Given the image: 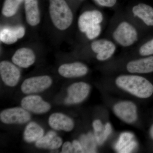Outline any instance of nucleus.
I'll use <instances>...</instances> for the list:
<instances>
[{
  "label": "nucleus",
  "instance_id": "nucleus-1",
  "mask_svg": "<svg viewBox=\"0 0 153 153\" xmlns=\"http://www.w3.org/2000/svg\"><path fill=\"white\" fill-rule=\"evenodd\" d=\"M116 83L118 87L139 98H148L153 93L152 84L143 76L121 75L116 79Z\"/></svg>",
  "mask_w": 153,
  "mask_h": 153
},
{
  "label": "nucleus",
  "instance_id": "nucleus-2",
  "mask_svg": "<svg viewBox=\"0 0 153 153\" xmlns=\"http://www.w3.org/2000/svg\"><path fill=\"white\" fill-rule=\"evenodd\" d=\"M49 14L52 23L59 30H66L72 24L73 14L65 0H50Z\"/></svg>",
  "mask_w": 153,
  "mask_h": 153
},
{
  "label": "nucleus",
  "instance_id": "nucleus-3",
  "mask_svg": "<svg viewBox=\"0 0 153 153\" xmlns=\"http://www.w3.org/2000/svg\"><path fill=\"white\" fill-rule=\"evenodd\" d=\"M115 41L124 47L131 46L138 40V34L133 26L127 22H123L113 34Z\"/></svg>",
  "mask_w": 153,
  "mask_h": 153
},
{
  "label": "nucleus",
  "instance_id": "nucleus-4",
  "mask_svg": "<svg viewBox=\"0 0 153 153\" xmlns=\"http://www.w3.org/2000/svg\"><path fill=\"white\" fill-rule=\"evenodd\" d=\"M52 82V78L47 75L34 76L25 79L21 89L26 94L39 93L49 88Z\"/></svg>",
  "mask_w": 153,
  "mask_h": 153
},
{
  "label": "nucleus",
  "instance_id": "nucleus-5",
  "mask_svg": "<svg viewBox=\"0 0 153 153\" xmlns=\"http://www.w3.org/2000/svg\"><path fill=\"white\" fill-rule=\"evenodd\" d=\"M0 119L3 123L7 124H23L30 120L31 115L23 108H12L1 111Z\"/></svg>",
  "mask_w": 153,
  "mask_h": 153
},
{
  "label": "nucleus",
  "instance_id": "nucleus-6",
  "mask_svg": "<svg viewBox=\"0 0 153 153\" xmlns=\"http://www.w3.org/2000/svg\"><path fill=\"white\" fill-rule=\"evenodd\" d=\"M90 86L86 82H75L67 89L68 96L65 99L66 104H77L87 97L90 91Z\"/></svg>",
  "mask_w": 153,
  "mask_h": 153
},
{
  "label": "nucleus",
  "instance_id": "nucleus-7",
  "mask_svg": "<svg viewBox=\"0 0 153 153\" xmlns=\"http://www.w3.org/2000/svg\"><path fill=\"white\" fill-rule=\"evenodd\" d=\"M22 108L30 112L37 114L47 113L51 108L50 104L44 101L38 95H30L25 97L21 101Z\"/></svg>",
  "mask_w": 153,
  "mask_h": 153
},
{
  "label": "nucleus",
  "instance_id": "nucleus-8",
  "mask_svg": "<svg viewBox=\"0 0 153 153\" xmlns=\"http://www.w3.org/2000/svg\"><path fill=\"white\" fill-rule=\"evenodd\" d=\"M115 114L127 123H132L137 118V108L133 102L125 101L118 102L114 106Z\"/></svg>",
  "mask_w": 153,
  "mask_h": 153
},
{
  "label": "nucleus",
  "instance_id": "nucleus-9",
  "mask_svg": "<svg viewBox=\"0 0 153 153\" xmlns=\"http://www.w3.org/2000/svg\"><path fill=\"white\" fill-rule=\"evenodd\" d=\"M0 74L4 83L10 87L18 84L21 76L19 68L7 61H2L0 63Z\"/></svg>",
  "mask_w": 153,
  "mask_h": 153
},
{
  "label": "nucleus",
  "instance_id": "nucleus-10",
  "mask_svg": "<svg viewBox=\"0 0 153 153\" xmlns=\"http://www.w3.org/2000/svg\"><path fill=\"white\" fill-rule=\"evenodd\" d=\"M91 48L92 51L97 54V58L100 61L109 59L114 54L116 50L114 44L106 39L94 41L91 43Z\"/></svg>",
  "mask_w": 153,
  "mask_h": 153
},
{
  "label": "nucleus",
  "instance_id": "nucleus-11",
  "mask_svg": "<svg viewBox=\"0 0 153 153\" xmlns=\"http://www.w3.org/2000/svg\"><path fill=\"white\" fill-rule=\"evenodd\" d=\"M88 71L87 66L80 62L63 64L58 68L59 74L66 78L84 76L87 74Z\"/></svg>",
  "mask_w": 153,
  "mask_h": 153
},
{
  "label": "nucleus",
  "instance_id": "nucleus-12",
  "mask_svg": "<svg viewBox=\"0 0 153 153\" xmlns=\"http://www.w3.org/2000/svg\"><path fill=\"white\" fill-rule=\"evenodd\" d=\"M49 125L57 131L69 132L74 127V123L72 119L66 115L60 113L52 114L49 119Z\"/></svg>",
  "mask_w": 153,
  "mask_h": 153
},
{
  "label": "nucleus",
  "instance_id": "nucleus-13",
  "mask_svg": "<svg viewBox=\"0 0 153 153\" xmlns=\"http://www.w3.org/2000/svg\"><path fill=\"white\" fill-rule=\"evenodd\" d=\"M36 56L31 49L22 48L18 49L12 57V61L16 65L27 68L35 63Z\"/></svg>",
  "mask_w": 153,
  "mask_h": 153
},
{
  "label": "nucleus",
  "instance_id": "nucleus-14",
  "mask_svg": "<svg viewBox=\"0 0 153 153\" xmlns=\"http://www.w3.org/2000/svg\"><path fill=\"white\" fill-rule=\"evenodd\" d=\"M103 20V16L98 10L86 11L79 16L78 25L79 30L85 33L88 27L92 25L100 24Z\"/></svg>",
  "mask_w": 153,
  "mask_h": 153
},
{
  "label": "nucleus",
  "instance_id": "nucleus-15",
  "mask_svg": "<svg viewBox=\"0 0 153 153\" xmlns=\"http://www.w3.org/2000/svg\"><path fill=\"white\" fill-rule=\"evenodd\" d=\"M127 69L132 73L145 74L153 72V56L130 61L127 65Z\"/></svg>",
  "mask_w": 153,
  "mask_h": 153
},
{
  "label": "nucleus",
  "instance_id": "nucleus-16",
  "mask_svg": "<svg viewBox=\"0 0 153 153\" xmlns=\"http://www.w3.org/2000/svg\"><path fill=\"white\" fill-rule=\"evenodd\" d=\"M25 33V28L22 26L4 28L0 33L1 41L8 45L12 44L23 38Z\"/></svg>",
  "mask_w": 153,
  "mask_h": 153
},
{
  "label": "nucleus",
  "instance_id": "nucleus-17",
  "mask_svg": "<svg viewBox=\"0 0 153 153\" xmlns=\"http://www.w3.org/2000/svg\"><path fill=\"white\" fill-rule=\"evenodd\" d=\"M63 141L59 137H57L55 131H50L47 133L45 136H43L36 142V146L41 149L56 150L60 147Z\"/></svg>",
  "mask_w": 153,
  "mask_h": 153
},
{
  "label": "nucleus",
  "instance_id": "nucleus-18",
  "mask_svg": "<svg viewBox=\"0 0 153 153\" xmlns=\"http://www.w3.org/2000/svg\"><path fill=\"white\" fill-rule=\"evenodd\" d=\"M26 20L30 26H36L40 22L38 0H25Z\"/></svg>",
  "mask_w": 153,
  "mask_h": 153
},
{
  "label": "nucleus",
  "instance_id": "nucleus-19",
  "mask_svg": "<svg viewBox=\"0 0 153 153\" xmlns=\"http://www.w3.org/2000/svg\"><path fill=\"white\" fill-rule=\"evenodd\" d=\"M132 12L135 16L138 17L145 24L153 26V8L144 4H140L133 8Z\"/></svg>",
  "mask_w": 153,
  "mask_h": 153
},
{
  "label": "nucleus",
  "instance_id": "nucleus-20",
  "mask_svg": "<svg viewBox=\"0 0 153 153\" xmlns=\"http://www.w3.org/2000/svg\"><path fill=\"white\" fill-rule=\"evenodd\" d=\"M44 130L36 123L32 122L25 128L24 133V138L25 141L30 143L38 141L43 137Z\"/></svg>",
  "mask_w": 153,
  "mask_h": 153
},
{
  "label": "nucleus",
  "instance_id": "nucleus-21",
  "mask_svg": "<svg viewBox=\"0 0 153 153\" xmlns=\"http://www.w3.org/2000/svg\"><path fill=\"white\" fill-rule=\"evenodd\" d=\"M79 142L82 145L84 153L96 152V145L94 135L89 132L83 134L79 138Z\"/></svg>",
  "mask_w": 153,
  "mask_h": 153
},
{
  "label": "nucleus",
  "instance_id": "nucleus-22",
  "mask_svg": "<svg viewBox=\"0 0 153 153\" xmlns=\"http://www.w3.org/2000/svg\"><path fill=\"white\" fill-rule=\"evenodd\" d=\"M23 0H5L2 9L5 16H13L16 13L19 6Z\"/></svg>",
  "mask_w": 153,
  "mask_h": 153
},
{
  "label": "nucleus",
  "instance_id": "nucleus-23",
  "mask_svg": "<svg viewBox=\"0 0 153 153\" xmlns=\"http://www.w3.org/2000/svg\"><path fill=\"white\" fill-rule=\"evenodd\" d=\"M112 128L110 124L107 123L102 130L94 132V136L96 143L98 145H102L111 134Z\"/></svg>",
  "mask_w": 153,
  "mask_h": 153
},
{
  "label": "nucleus",
  "instance_id": "nucleus-24",
  "mask_svg": "<svg viewBox=\"0 0 153 153\" xmlns=\"http://www.w3.org/2000/svg\"><path fill=\"white\" fill-rule=\"evenodd\" d=\"M134 135L131 133L124 132L121 134L115 146V149L119 152L132 141Z\"/></svg>",
  "mask_w": 153,
  "mask_h": 153
},
{
  "label": "nucleus",
  "instance_id": "nucleus-25",
  "mask_svg": "<svg viewBox=\"0 0 153 153\" xmlns=\"http://www.w3.org/2000/svg\"><path fill=\"white\" fill-rule=\"evenodd\" d=\"M101 27L100 24H96L88 27L85 32L88 39L92 40L97 38L101 33Z\"/></svg>",
  "mask_w": 153,
  "mask_h": 153
},
{
  "label": "nucleus",
  "instance_id": "nucleus-26",
  "mask_svg": "<svg viewBox=\"0 0 153 153\" xmlns=\"http://www.w3.org/2000/svg\"><path fill=\"white\" fill-rule=\"evenodd\" d=\"M140 55L148 56L153 55V39L145 43L139 49Z\"/></svg>",
  "mask_w": 153,
  "mask_h": 153
},
{
  "label": "nucleus",
  "instance_id": "nucleus-27",
  "mask_svg": "<svg viewBox=\"0 0 153 153\" xmlns=\"http://www.w3.org/2000/svg\"><path fill=\"white\" fill-rule=\"evenodd\" d=\"M137 146L135 141L132 140L128 145H127L123 149L120 151L119 153H128L131 152Z\"/></svg>",
  "mask_w": 153,
  "mask_h": 153
},
{
  "label": "nucleus",
  "instance_id": "nucleus-28",
  "mask_svg": "<svg viewBox=\"0 0 153 153\" xmlns=\"http://www.w3.org/2000/svg\"><path fill=\"white\" fill-rule=\"evenodd\" d=\"M98 4L103 7H112L115 4L117 0H94Z\"/></svg>",
  "mask_w": 153,
  "mask_h": 153
},
{
  "label": "nucleus",
  "instance_id": "nucleus-29",
  "mask_svg": "<svg viewBox=\"0 0 153 153\" xmlns=\"http://www.w3.org/2000/svg\"><path fill=\"white\" fill-rule=\"evenodd\" d=\"M72 146L74 149V153H84L82 145L79 141L74 140L72 143Z\"/></svg>",
  "mask_w": 153,
  "mask_h": 153
},
{
  "label": "nucleus",
  "instance_id": "nucleus-30",
  "mask_svg": "<svg viewBox=\"0 0 153 153\" xmlns=\"http://www.w3.org/2000/svg\"><path fill=\"white\" fill-rule=\"evenodd\" d=\"M63 153H74V149L72 144L69 142L64 143L62 146V152Z\"/></svg>",
  "mask_w": 153,
  "mask_h": 153
},
{
  "label": "nucleus",
  "instance_id": "nucleus-31",
  "mask_svg": "<svg viewBox=\"0 0 153 153\" xmlns=\"http://www.w3.org/2000/svg\"><path fill=\"white\" fill-rule=\"evenodd\" d=\"M104 126L100 120H97L93 123V127L94 132L100 131L104 128Z\"/></svg>",
  "mask_w": 153,
  "mask_h": 153
},
{
  "label": "nucleus",
  "instance_id": "nucleus-32",
  "mask_svg": "<svg viewBox=\"0 0 153 153\" xmlns=\"http://www.w3.org/2000/svg\"><path fill=\"white\" fill-rule=\"evenodd\" d=\"M150 136L153 139V125L151 127L150 130Z\"/></svg>",
  "mask_w": 153,
  "mask_h": 153
}]
</instances>
